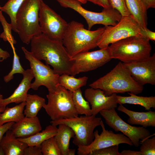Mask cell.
Wrapping results in <instances>:
<instances>
[{"instance_id": "cell-1", "label": "cell", "mask_w": 155, "mask_h": 155, "mask_svg": "<svg viewBox=\"0 0 155 155\" xmlns=\"http://www.w3.org/2000/svg\"><path fill=\"white\" fill-rule=\"evenodd\" d=\"M30 43V52L37 59L44 61L59 75H71V57L62 41L51 39L42 33L34 37Z\"/></svg>"}, {"instance_id": "cell-2", "label": "cell", "mask_w": 155, "mask_h": 155, "mask_svg": "<svg viewBox=\"0 0 155 155\" xmlns=\"http://www.w3.org/2000/svg\"><path fill=\"white\" fill-rule=\"evenodd\" d=\"M89 86L102 90L107 96L113 93L129 92L137 95L142 93L143 90V86L134 80L121 62L110 72Z\"/></svg>"}, {"instance_id": "cell-3", "label": "cell", "mask_w": 155, "mask_h": 155, "mask_svg": "<svg viewBox=\"0 0 155 155\" xmlns=\"http://www.w3.org/2000/svg\"><path fill=\"white\" fill-rule=\"evenodd\" d=\"M104 27L91 31L84 28L82 23L72 21L68 23L62 42L71 57L88 51L97 46L98 40Z\"/></svg>"}, {"instance_id": "cell-4", "label": "cell", "mask_w": 155, "mask_h": 155, "mask_svg": "<svg viewBox=\"0 0 155 155\" xmlns=\"http://www.w3.org/2000/svg\"><path fill=\"white\" fill-rule=\"evenodd\" d=\"M112 59L123 63L140 61L150 56V40L142 35L133 36L112 43L108 46Z\"/></svg>"}, {"instance_id": "cell-5", "label": "cell", "mask_w": 155, "mask_h": 155, "mask_svg": "<svg viewBox=\"0 0 155 155\" xmlns=\"http://www.w3.org/2000/svg\"><path fill=\"white\" fill-rule=\"evenodd\" d=\"M40 0H25L16 15L17 33L21 41L29 44L34 36L42 34L39 23Z\"/></svg>"}, {"instance_id": "cell-6", "label": "cell", "mask_w": 155, "mask_h": 155, "mask_svg": "<svg viewBox=\"0 0 155 155\" xmlns=\"http://www.w3.org/2000/svg\"><path fill=\"white\" fill-rule=\"evenodd\" d=\"M48 103L43 106L52 120L78 116L72 98V92L58 84L55 90L49 91Z\"/></svg>"}, {"instance_id": "cell-7", "label": "cell", "mask_w": 155, "mask_h": 155, "mask_svg": "<svg viewBox=\"0 0 155 155\" xmlns=\"http://www.w3.org/2000/svg\"><path fill=\"white\" fill-rule=\"evenodd\" d=\"M101 120V118L92 115L52 120L50 122L51 124L56 126L61 124L67 125L73 130L75 134L73 143L77 146H87L94 140V129L100 125Z\"/></svg>"}, {"instance_id": "cell-8", "label": "cell", "mask_w": 155, "mask_h": 155, "mask_svg": "<svg viewBox=\"0 0 155 155\" xmlns=\"http://www.w3.org/2000/svg\"><path fill=\"white\" fill-rule=\"evenodd\" d=\"M104 28L97 42L100 49L106 48L110 44L128 37L142 35L141 27L131 15L122 17L114 26Z\"/></svg>"}, {"instance_id": "cell-9", "label": "cell", "mask_w": 155, "mask_h": 155, "mask_svg": "<svg viewBox=\"0 0 155 155\" xmlns=\"http://www.w3.org/2000/svg\"><path fill=\"white\" fill-rule=\"evenodd\" d=\"M56 0L62 7L72 9L82 16L86 20L89 30L97 24L105 26H114L122 17L117 10L111 7L103 8L100 12H96L84 9L82 6V3L77 0Z\"/></svg>"}, {"instance_id": "cell-10", "label": "cell", "mask_w": 155, "mask_h": 155, "mask_svg": "<svg viewBox=\"0 0 155 155\" xmlns=\"http://www.w3.org/2000/svg\"><path fill=\"white\" fill-rule=\"evenodd\" d=\"M39 17L42 33L51 39L62 42L68 23L42 0H40Z\"/></svg>"}, {"instance_id": "cell-11", "label": "cell", "mask_w": 155, "mask_h": 155, "mask_svg": "<svg viewBox=\"0 0 155 155\" xmlns=\"http://www.w3.org/2000/svg\"><path fill=\"white\" fill-rule=\"evenodd\" d=\"M99 113L107 125L116 132H121L130 140L135 147L139 146L140 141L150 136V132L146 128L133 126L123 120L118 115L115 108L110 110H102Z\"/></svg>"}, {"instance_id": "cell-12", "label": "cell", "mask_w": 155, "mask_h": 155, "mask_svg": "<svg viewBox=\"0 0 155 155\" xmlns=\"http://www.w3.org/2000/svg\"><path fill=\"white\" fill-rule=\"evenodd\" d=\"M25 57L30 62V69L35 80L31 83V88L37 90L41 86H44L48 91L55 90L59 84V75L55 73L48 65H45L37 59L31 52L24 47H22Z\"/></svg>"}, {"instance_id": "cell-13", "label": "cell", "mask_w": 155, "mask_h": 155, "mask_svg": "<svg viewBox=\"0 0 155 155\" xmlns=\"http://www.w3.org/2000/svg\"><path fill=\"white\" fill-rule=\"evenodd\" d=\"M111 59L108 47L100 50L88 51L71 57V75L92 71L108 62Z\"/></svg>"}, {"instance_id": "cell-14", "label": "cell", "mask_w": 155, "mask_h": 155, "mask_svg": "<svg viewBox=\"0 0 155 155\" xmlns=\"http://www.w3.org/2000/svg\"><path fill=\"white\" fill-rule=\"evenodd\" d=\"M102 131L100 134L98 130L94 131V139L92 142L87 146H78L77 154L89 155L92 152L115 145L125 144L133 145L130 140L123 134L115 133L111 130H106L102 120L100 125Z\"/></svg>"}, {"instance_id": "cell-15", "label": "cell", "mask_w": 155, "mask_h": 155, "mask_svg": "<svg viewBox=\"0 0 155 155\" xmlns=\"http://www.w3.org/2000/svg\"><path fill=\"white\" fill-rule=\"evenodd\" d=\"M137 83L143 86L146 84L155 85V54L145 59L122 63Z\"/></svg>"}, {"instance_id": "cell-16", "label": "cell", "mask_w": 155, "mask_h": 155, "mask_svg": "<svg viewBox=\"0 0 155 155\" xmlns=\"http://www.w3.org/2000/svg\"><path fill=\"white\" fill-rule=\"evenodd\" d=\"M117 94L106 96L103 91L98 88L86 89L84 96L91 105L92 115H96L102 110H110L117 107Z\"/></svg>"}, {"instance_id": "cell-17", "label": "cell", "mask_w": 155, "mask_h": 155, "mask_svg": "<svg viewBox=\"0 0 155 155\" xmlns=\"http://www.w3.org/2000/svg\"><path fill=\"white\" fill-rule=\"evenodd\" d=\"M23 75L22 80L13 93L8 98L3 99L1 101L0 107L6 106L11 103L18 104L26 101L27 92L31 88V82L34 76L30 69L25 70Z\"/></svg>"}, {"instance_id": "cell-18", "label": "cell", "mask_w": 155, "mask_h": 155, "mask_svg": "<svg viewBox=\"0 0 155 155\" xmlns=\"http://www.w3.org/2000/svg\"><path fill=\"white\" fill-rule=\"evenodd\" d=\"M42 127L38 118L24 117L17 123H15L10 129L17 138L29 137L42 130Z\"/></svg>"}, {"instance_id": "cell-19", "label": "cell", "mask_w": 155, "mask_h": 155, "mask_svg": "<svg viewBox=\"0 0 155 155\" xmlns=\"http://www.w3.org/2000/svg\"><path fill=\"white\" fill-rule=\"evenodd\" d=\"M5 133L0 142V155H23L28 145L19 140L10 129Z\"/></svg>"}, {"instance_id": "cell-20", "label": "cell", "mask_w": 155, "mask_h": 155, "mask_svg": "<svg viewBox=\"0 0 155 155\" xmlns=\"http://www.w3.org/2000/svg\"><path fill=\"white\" fill-rule=\"evenodd\" d=\"M117 110L129 117L127 122L130 125H140L145 128L155 127V111L135 112L128 109L122 104H119Z\"/></svg>"}, {"instance_id": "cell-21", "label": "cell", "mask_w": 155, "mask_h": 155, "mask_svg": "<svg viewBox=\"0 0 155 155\" xmlns=\"http://www.w3.org/2000/svg\"><path fill=\"white\" fill-rule=\"evenodd\" d=\"M130 14L142 28H147V9L141 0H125Z\"/></svg>"}, {"instance_id": "cell-22", "label": "cell", "mask_w": 155, "mask_h": 155, "mask_svg": "<svg viewBox=\"0 0 155 155\" xmlns=\"http://www.w3.org/2000/svg\"><path fill=\"white\" fill-rule=\"evenodd\" d=\"M57 133L54 137L60 149L61 155H68L71 139L75 135L73 130L63 124L59 125Z\"/></svg>"}, {"instance_id": "cell-23", "label": "cell", "mask_w": 155, "mask_h": 155, "mask_svg": "<svg viewBox=\"0 0 155 155\" xmlns=\"http://www.w3.org/2000/svg\"><path fill=\"white\" fill-rule=\"evenodd\" d=\"M128 96L117 95V102L119 104H137L144 107L146 110H150L151 108L155 109V96H139L131 93Z\"/></svg>"}, {"instance_id": "cell-24", "label": "cell", "mask_w": 155, "mask_h": 155, "mask_svg": "<svg viewBox=\"0 0 155 155\" xmlns=\"http://www.w3.org/2000/svg\"><path fill=\"white\" fill-rule=\"evenodd\" d=\"M58 128L56 126L49 125L41 132H39L29 137L24 138H17L20 141L26 144L28 146H40V145L44 141L52 137H54L56 134Z\"/></svg>"}, {"instance_id": "cell-25", "label": "cell", "mask_w": 155, "mask_h": 155, "mask_svg": "<svg viewBox=\"0 0 155 155\" xmlns=\"http://www.w3.org/2000/svg\"><path fill=\"white\" fill-rule=\"evenodd\" d=\"M25 105L26 101H24L12 107H6L3 112L0 113V126L9 122L17 123L22 119L24 117Z\"/></svg>"}, {"instance_id": "cell-26", "label": "cell", "mask_w": 155, "mask_h": 155, "mask_svg": "<svg viewBox=\"0 0 155 155\" xmlns=\"http://www.w3.org/2000/svg\"><path fill=\"white\" fill-rule=\"evenodd\" d=\"M25 101L24 114L28 117H36L38 112L46 104L44 98L36 94H28Z\"/></svg>"}, {"instance_id": "cell-27", "label": "cell", "mask_w": 155, "mask_h": 155, "mask_svg": "<svg viewBox=\"0 0 155 155\" xmlns=\"http://www.w3.org/2000/svg\"><path fill=\"white\" fill-rule=\"evenodd\" d=\"M88 80L86 76L76 78L73 76L63 74L59 75V83L67 90L73 92L85 86Z\"/></svg>"}, {"instance_id": "cell-28", "label": "cell", "mask_w": 155, "mask_h": 155, "mask_svg": "<svg viewBox=\"0 0 155 155\" xmlns=\"http://www.w3.org/2000/svg\"><path fill=\"white\" fill-rule=\"evenodd\" d=\"M25 0H8L0 9L9 16L12 30L17 32L16 22V15L20 7Z\"/></svg>"}, {"instance_id": "cell-29", "label": "cell", "mask_w": 155, "mask_h": 155, "mask_svg": "<svg viewBox=\"0 0 155 155\" xmlns=\"http://www.w3.org/2000/svg\"><path fill=\"white\" fill-rule=\"evenodd\" d=\"M74 104L78 114L90 116L92 115L89 102L84 98L80 88L72 92Z\"/></svg>"}, {"instance_id": "cell-30", "label": "cell", "mask_w": 155, "mask_h": 155, "mask_svg": "<svg viewBox=\"0 0 155 155\" xmlns=\"http://www.w3.org/2000/svg\"><path fill=\"white\" fill-rule=\"evenodd\" d=\"M40 147L43 155H61L60 149L54 137L44 141Z\"/></svg>"}, {"instance_id": "cell-31", "label": "cell", "mask_w": 155, "mask_h": 155, "mask_svg": "<svg viewBox=\"0 0 155 155\" xmlns=\"http://www.w3.org/2000/svg\"><path fill=\"white\" fill-rule=\"evenodd\" d=\"M0 22L3 28V32L1 34L0 37L5 41H8L10 45L16 44V41L11 34L12 28L10 24L8 23L0 10Z\"/></svg>"}, {"instance_id": "cell-32", "label": "cell", "mask_w": 155, "mask_h": 155, "mask_svg": "<svg viewBox=\"0 0 155 155\" xmlns=\"http://www.w3.org/2000/svg\"><path fill=\"white\" fill-rule=\"evenodd\" d=\"M14 44L11 45L12 49L13 54V64L12 69L9 73L5 76L3 78L4 81L6 83L9 82L13 78V75L16 73L23 74L25 70L22 66L19 60V57L17 54Z\"/></svg>"}, {"instance_id": "cell-33", "label": "cell", "mask_w": 155, "mask_h": 155, "mask_svg": "<svg viewBox=\"0 0 155 155\" xmlns=\"http://www.w3.org/2000/svg\"><path fill=\"white\" fill-rule=\"evenodd\" d=\"M141 142L140 151L142 155H155V137L147 138Z\"/></svg>"}, {"instance_id": "cell-34", "label": "cell", "mask_w": 155, "mask_h": 155, "mask_svg": "<svg viewBox=\"0 0 155 155\" xmlns=\"http://www.w3.org/2000/svg\"><path fill=\"white\" fill-rule=\"evenodd\" d=\"M110 6L117 10L122 17L130 14L127 6L125 0H107Z\"/></svg>"}, {"instance_id": "cell-35", "label": "cell", "mask_w": 155, "mask_h": 155, "mask_svg": "<svg viewBox=\"0 0 155 155\" xmlns=\"http://www.w3.org/2000/svg\"><path fill=\"white\" fill-rule=\"evenodd\" d=\"M119 145H115L94 150L89 155H121L118 151Z\"/></svg>"}, {"instance_id": "cell-36", "label": "cell", "mask_w": 155, "mask_h": 155, "mask_svg": "<svg viewBox=\"0 0 155 155\" xmlns=\"http://www.w3.org/2000/svg\"><path fill=\"white\" fill-rule=\"evenodd\" d=\"M40 147L28 146L25 149L23 155H42Z\"/></svg>"}, {"instance_id": "cell-37", "label": "cell", "mask_w": 155, "mask_h": 155, "mask_svg": "<svg viewBox=\"0 0 155 155\" xmlns=\"http://www.w3.org/2000/svg\"><path fill=\"white\" fill-rule=\"evenodd\" d=\"M141 33L143 36L149 40H155V32H152L147 28H141Z\"/></svg>"}, {"instance_id": "cell-38", "label": "cell", "mask_w": 155, "mask_h": 155, "mask_svg": "<svg viewBox=\"0 0 155 155\" xmlns=\"http://www.w3.org/2000/svg\"><path fill=\"white\" fill-rule=\"evenodd\" d=\"M14 123V122H9L0 126V142L4 134L8 130L10 129Z\"/></svg>"}, {"instance_id": "cell-39", "label": "cell", "mask_w": 155, "mask_h": 155, "mask_svg": "<svg viewBox=\"0 0 155 155\" xmlns=\"http://www.w3.org/2000/svg\"><path fill=\"white\" fill-rule=\"evenodd\" d=\"M86 1L91 2L93 3L102 7L103 8L111 7L109 5L107 0H85Z\"/></svg>"}, {"instance_id": "cell-40", "label": "cell", "mask_w": 155, "mask_h": 155, "mask_svg": "<svg viewBox=\"0 0 155 155\" xmlns=\"http://www.w3.org/2000/svg\"><path fill=\"white\" fill-rule=\"evenodd\" d=\"M146 9L155 8V0H141Z\"/></svg>"}, {"instance_id": "cell-41", "label": "cell", "mask_w": 155, "mask_h": 155, "mask_svg": "<svg viewBox=\"0 0 155 155\" xmlns=\"http://www.w3.org/2000/svg\"><path fill=\"white\" fill-rule=\"evenodd\" d=\"M121 155H142L140 151H135L130 150H124L120 153Z\"/></svg>"}, {"instance_id": "cell-42", "label": "cell", "mask_w": 155, "mask_h": 155, "mask_svg": "<svg viewBox=\"0 0 155 155\" xmlns=\"http://www.w3.org/2000/svg\"><path fill=\"white\" fill-rule=\"evenodd\" d=\"M75 149H70L68 155H74L75 154Z\"/></svg>"}, {"instance_id": "cell-43", "label": "cell", "mask_w": 155, "mask_h": 155, "mask_svg": "<svg viewBox=\"0 0 155 155\" xmlns=\"http://www.w3.org/2000/svg\"><path fill=\"white\" fill-rule=\"evenodd\" d=\"M6 106H1L0 107V113L3 112L5 109Z\"/></svg>"}, {"instance_id": "cell-44", "label": "cell", "mask_w": 155, "mask_h": 155, "mask_svg": "<svg viewBox=\"0 0 155 155\" xmlns=\"http://www.w3.org/2000/svg\"><path fill=\"white\" fill-rule=\"evenodd\" d=\"M81 2L82 4H86L87 1H86L85 0H77Z\"/></svg>"}, {"instance_id": "cell-45", "label": "cell", "mask_w": 155, "mask_h": 155, "mask_svg": "<svg viewBox=\"0 0 155 155\" xmlns=\"http://www.w3.org/2000/svg\"><path fill=\"white\" fill-rule=\"evenodd\" d=\"M3 99V98L2 95L0 94V102Z\"/></svg>"}, {"instance_id": "cell-46", "label": "cell", "mask_w": 155, "mask_h": 155, "mask_svg": "<svg viewBox=\"0 0 155 155\" xmlns=\"http://www.w3.org/2000/svg\"><path fill=\"white\" fill-rule=\"evenodd\" d=\"M1 6L0 5V9L1 8Z\"/></svg>"}, {"instance_id": "cell-47", "label": "cell", "mask_w": 155, "mask_h": 155, "mask_svg": "<svg viewBox=\"0 0 155 155\" xmlns=\"http://www.w3.org/2000/svg\"></svg>"}]
</instances>
